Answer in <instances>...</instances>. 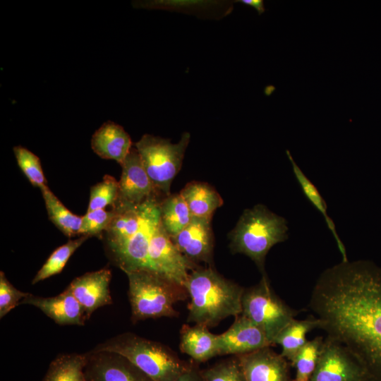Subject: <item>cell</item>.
I'll use <instances>...</instances> for the list:
<instances>
[{"mask_svg":"<svg viewBox=\"0 0 381 381\" xmlns=\"http://www.w3.org/2000/svg\"><path fill=\"white\" fill-rule=\"evenodd\" d=\"M308 306L319 328L351 353L367 378L381 381V267L348 260L326 269Z\"/></svg>","mask_w":381,"mask_h":381,"instance_id":"cell-1","label":"cell"},{"mask_svg":"<svg viewBox=\"0 0 381 381\" xmlns=\"http://www.w3.org/2000/svg\"><path fill=\"white\" fill-rule=\"evenodd\" d=\"M190 301L187 321L205 327L242 313L244 289L211 266L192 270L185 284Z\"/></svg>","mask_w":381,"mask_h":381,"instance_id":"cell-2","label":"cell"},{"mask_svg":"<svg viewBox=\"0 0 381 381\" xmlns=\"http://www.w3.org/2000/svg\"><path fill=\"white\" fill-rule=\"evenodd\" d=\"M286 219L270 211L265 205L258 204L243 211L231 231L230 248L234 253L250 258L262 275L265 258L276 244L288 238Z\"/></svg>","mask_w":381,"mask_h":381,"instance_id":"cell-3","label":"cell"},{"mask_svg":"<svg viewBox=\"0 0 381 381\" xmlns=\"http://www.w3.org/2000/svg\"><path fill=\"white\" fill-rule=\"evenodd\" d=\"M92 350L123 356L154 381H175L191 365L162 344L130 332L111 338Z\"/></svg>","mask_w":381,"mask_h":381,"instance_id":"cell-4","label":"cell"},{"mask_svg":"<svg viewBox=\"0 0 381 381\" xmlns=\"http://www.w3.org/2000/svg\"><path fill=\"white\" fill-rule=\"evenodd\" d=\"M133 322L149 318L176 317L174 305L188 296L185 287L148 270L126 273Z\"/></svg>","mask_w":381,"mask_h":381,"instance_id":"cell-5","label":"cell"},{"mask_svg":"<svg viewBox=\"0 0 381 381\" xmlns=\"http://www.w3.org/2000/svg\"><path fill=\"white\" fill-rule=\"evenodd\" d=\"M190 139L188 132L182 133L180 140H170L145 134L135 143L144 168L156 190L170 195L171 183L180 171L186 150Z\"/></svg>","mask_w":381,"mask_h":381,"instance_id":"cell-6","label":"cell"},{"mask_svg":"<svg viewBox=\"0 0 381 381\" xmlns=\"http://www.w3.org/2000/svg\"><path fill=\"white\" fill-rule=\"evenodd\" d=\"M241 314L260 327L271 345L279 333L295 319L296 312L273 291L267 274L253 286L244 289Z\"/></svg>","mask_w":381,"mask_h":381,"instance_id":"cell-7","label":"cell"},{"mask_svg":"<svg viewBox=\"0 0 381 381\" xmlns=\"http://www.w3.org/2000/svg\"><path fill=\"white\" fill-rule=\"evenodd\" d=\"M149 270L185 287L195 263L186 258L176 248L161 222L151 237L147 254Z\"/></svg>","mask_w":381,"mask_h":381,"instance_id":"cell-8","label":"cell"},{"mask_svg":"<svg viewBox=\"0 0 381 381\" xmlns=\"http://www.w3.org/2000/svg\"><path fill=\"white\" fill-rule=\"evenodd\" d=\"M159 196L145 202L141 224L137 233L110 258L125 273L148 270V248L152 234L160 222Z\"/></svg>","mask_w":381,"mask_h":381,"instance_id":"cell-9","label":"cell"},{"mask_svg":"<svg viewBox=\"0 0 381 381\" xmlns=\"http://www.w3.org/2000/svg\"><path fill=\"white\" fill-rule=\"evenodd\" d=\"M366 374L341 344L326 337L315 370L309 381H363Z\"/></svg>","mask_w":381,"mask_h":381,"instance_id":"cell-10","label":"cell"},{"mask_svg":"<svg viewBox=\"0 0 381 381\" xmlns=\"http://www.w3.org/2000/svg\"><path fill=\"white\" fill-rule=\"evenodd\" d=\"M87 381H154L123 356L110 351L86 353Z\"/></svg>","mask_w":381,"mask_h":381,"instance_id":"cell-11","label":"cell"},{"mask_svg":"<svg viewBox=\"0 0 381 381\" xmlns=\"http://www.w3.org/2000/svg\"><path fill=\"white\" fill-rule=\"evenodd\" d=\"M121 166L119 194L116 204L138 205L150 198L159 196L135 147L131 149Z\"/></svg>","mask_w":381,"mask_h":381,"instance_id":"cell-12","label":"cell"},{"mask_svg":"<svg viewBox=\"0 0 381 381\" xmlns=\"http://www.w3.org/2000/svg\"><path fill=\"white\" fill-rule=\"evenodd\" d=\"M219 356H239L272 346L264 331L242 314L217 335Z\"/></svg>","mask_w":381,"mask_h":381,"instance_id":"cell-13","label":"cell"},{"mask_svg":"<svg viewBox=\"0 0 381 381\" xmlns=\"http://www.w3.org/2000/svg\"><path fill=\"white\" fill-rule=\"evenodd\" d=\"M111 278V270L102 268L76 277L67 287L82 306L87 320L97 308L112 303Z\"/></svg>","mask_w":381,"mask_h":381,"instance_id":"cell-14","label":"cell"},{"mask_svg":"<svg viewBox=\"0 0 381 381\" xmlns=\"http://www.w3.org/2000/svg\"><path fill=\"white\" fill-rule=\"evenodd\" d=\"M237 357L246 381H291L289 361L270 346Z\"/></svg>","mask_w":381,"mask_h":381,"instance_id":"cell-15","label":"cell"},{"mask_svg":"<svg viewBox=\"0 0 381 381\" xmlns=\"http://www.w3.org/2000/svg\"><path fill=\"white\" fill-rule=\"evenodd\" d=\"M211 221L193 217L190 223L171 240L179 250L195 264L212 261L214 236Z\"/></svg>","mask_w":381,"mask_h":381,"instance_id":"cell-16","label":"cell"},{"mask_svg":"<svg viewBox=\"0 0 381 381\" xmlns=\"http://www.w3.org/2000/svg\"><path fill=\"white\" fill-rule=\"evenodd\" d=\"M145 202L138 205L116 204L114 218L104 233L109 258L116 254L139 230Z\"/></svg>","mask_w":381,"mask_h":381,"instance_id":"cell-17","label":"cell"},{"mask_svg":"<svg viewBox=\"0 0 381 381\" xmlns=\"http://www.w3.org/2000/svg\"><path fill=\"white\" fill-rule=\"evenodd\" d=\"M20 304L35 306L61 325H84L87 320L84 310L68 288L54 297L45 298L29 294Z\"/></svg>","mask_w":381,"mask_h":381,"instance_id":"cell-18","label":"cell"},{"mask_svg":"<svg viewBox=\"0 0 381 381\" xmlns=\"http://www.w3.org/2000/svg\"><path fill=\"white\" fill-rule=\"evenodd\" d=\"M91 147L101 158L121 164L133 146L130 135L121 126L107 121L92 135Z\"/></svg>","mask_w":381,"mask_h":381,"instance_id":"cell-19","label":"cell"},{"mask_svg":"<svg viewBox=\"0 0 381 381\" xmlns=\"http://www.w3.org/2000/svg\"><path fill=\"white\" fill-rule=\"evenodd\" d=\"M180 350L196 362H204L219 356L217 335L207 327L183 325L180 331Z\"/></svg>","mask_w":381,"mask_h":381,"instance_id":"cell-20","label":"cell"},{"mask_svg":"<svg viewBox=\"0 0 381 381\" xmlns=\"http://www.w3.org/2000/svg\"><path fill=\"white\" fill-rule=\"evenodd\" d=\"M193 217L212 219L214 211L223 205L218 192L210 185L201 181L187 183L180 192Z\"/></svg>","mask_w":381,"mask_h":381,"instance_id":"cell-21","label":"cell"},{"mask_svg":"<svg viewBox=\"0 0 381 381\" xmlns=\"http://www.w3.org/2000/svg\"><path fill=\"white\" fill-rule=\"evenodd\" d=\"M319 327L320 322L315 317L301 320L294 319L279 333L274 344L281 346L280 354L291 364L296 354L308 341L307 334Z\"/></svg>","mask_w":381,"mask_h":381,"instance_id":"cell-22","label":"cell"},{"mask_svg":"<svg viewBox=\"0 0 381 381\" xmlns=\"http://www.w3.org/2000/svg\"><path fill=\"white\" fill-rule=\"evenodd\" d=\"M159 214L161 224L171 238L186 228L193 217L180 193L161 200Z\"/></svg>","mask_w":381,"mask_h":381,"instance_id":"cell-23","label":"cell"},{"mask_svg":"<svg viewBox=\"0 0 381 381\" xmlns=\"http://www.w3.org/2000/svg\"><path fill=\"white\" fill-rule=\"evenodd\" d=\"M40 190L51 222L69 238L80 236L82 217L66 208L47 186Z\"/></svg>","mask_w":381,"mask_h":381,"instance_id":"cell-24","label":"cell"},{"mask_svg":"<svg viewBox=\"0 0 381 381\" xmlns=\"http://www.w3.org/2000/svg\"><path fill=\"white\" fill-rule=\"evenodd\" d=\"M86 353H64L49 364L42 381H87Z\"/></svg>","mask_w":381,"mask_h":381,"instance_id":"cell-25","label":"cell"},{"mask_svg":"<svg viewBox=\"0 0 381 381\" xmlns=\"http://www.w3.org/2000/svg\"><path fill=\"white\" fill-rule=\"evenodd\" d=\"M286 153L291 163L294 174L302 189V191L303 192L306 198L309 200V201L314 205V207L322 214L329 229L332 233L335 238V241L338 246V248L343 257L342 261H347L348 258L346 253L345 246L337 233L333 220L327 214V206L325 200L322 197L321 194L319 193L318 188L306 176V174L302 171L300 167L296 164L290 152L286 150Z\"/></svg>","mask_w":381,"mask_h":381,"instance_id":"cell-26","label":"cell"},{"mask_svg":"<svg viewBox=\"0 0 381 381\" xmlns=\"http://www.w3.org/2000/svg\"><path fill=\"white\" fill-rule=\"evenodd\" d=\"M89 238L87 236H80L78 238L69 240L66 243L58 247L37 272L32 284H37L60 273L73 253Z\"/></svg>","mask_w":381,"mask_h":381,"instance_id":"cell-27","label":"cell"},{"mask_svg":"<svg viewBox=\"0 0 381 381\" xmlns=\"http://www.w3.org/2000/svg\"><path fill=\"white\" fill-rule=\"evenodd\" d=\"M323 341L322 337H315L298 351L291 363L296 368L293 381H309L317 366Z\"/></svg>","mask_w":381,"mask_h":381,"instance_id":"cell-28","label":"cell"},{"mask_svg":"<svg viewBox=\"0 0 381 381\" xmlns=\"http://www.w3.org/2000/svg\"><path fill=\"white\" fill-rule=\"evenodd\" d=\"M119 194V181L110 175H105L102 181L90 188V201L87 212L104 209L116 203Z\"/></svg>","mask_w":381,"mask_h":381,"instance_id":"cell-29","label":"cell"},{"mask_svg":"<svg viewBox=\"0 0 381 381\" xmlns=\"http://www.w3.org/2000/svg\"><path fill=\"white\" fill-rule=\"evenodd\" d=\"M13 152L18 165L30 183L40 189L47 186L40 158L27 148L17 145Z\"/></svg>","mask_w":381,"mask_h":381,"instance_id":"cell-30","label":"cell"},{"mask_svg":"<svg viewBox=\"0 0 381 381\" xmlns=\"http://www.w3.org/2000/svg\"><path fill=\"white\" fill-rule=\"evenodd\" d=\"M203 381H246L237 356L201 370Z\"/></svg>","mask_w":381,"mask_h":381,"instance_id":"cell-31","label":"cell"},{"mask_svg":"<svg viewBox=\"0 0 381 381\" xmlns=\"http://www.w3.org/2000/svg\"><path fill=\"white\" fill-rule=\"evenodd\" d=\"M114 216L113 209L110 211L98 209L82 216L80 236L101 238L111 224Z\"/></svg>","mask_w":381,"mask_h":381,"instance_id":"cell-32","label":"cell"},{"mask_svg":"<svg viewBox=\"0 0 381 381\" xmlns=\"http://www.w3.org/2000/svg\"><path fill=\"white\" fill-rule=\"evenodd\" d=\"M30 293L17 289L7 279L4 272H0V318H2L20 302Z\"/></svg>","mask_w":381,"mask_h":381,"instance_id":"cell-33","label":"cell"},{"mask_svg":"<svg viewBox=\"0 0 381 381\" xmlns=\"http://www.w3.org/2000/svg\"><path fill=\"white\" fill-rule=\"evenodd\" d=\"M175 381H203L201 370L193 363Z\"/></svg>","mask_w":381,"mask_h":381,"instance_id":"cell-34","label":"cell"},{"mask_svg":"<svg viewBox=\"0 0 381 381\" xmlns=\"http://www.w3.org/2000/svg\"><path fill=\"white\" fill-rule=\"evenodd\" d=\"M239 1L255 8L259 15H261L265 11L264 1L262 0H241Z\"/></svg>","mask_w":381,"mask_h":381,"instance_id":"cell-35","label":"cell"},{"mask_svg":"<svg viewBox=\"0 0 381 381\" xmlns=\"http://www.w3.org/2000/svg\"><path fill=\"white\" fill-rule=\"evenodd\" d=\"M363 381H372V380H369L368 378H365Z\"/></svg>","mask_w":381,"mask_h":381,"instance_id":"cell-36","label":"cell"}]
</instances>
